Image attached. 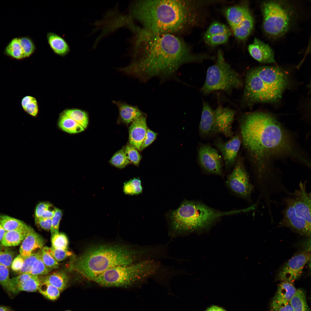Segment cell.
Segmentation results:
<instances>
[{
    "label": "cell",
    "mask_w": 311,
    "mask_h": 311,
    "mask_svg": "<svg viewBox=\"0 0 311 311\" xmlns=\"http://www.w3.org/2000/svg\"><path fill=\"white\" fill-rule=\"evenodd\" d=\"M84 129L87 127L88 122V115L84 111L77 109H69L63 113Z\"/></svg>",
    "instance_id": "30"
},
{
    "label": "cell",
    "mask_w": 311,
    "mask_h": 311,
    "mask_svg": "<svg viewBox=\"0 0 311 311\" xmlns=\"http://www.w3.org/2000/svg\"><path fill=\"white\" fill-rule=\"evenodd\" d=\"M214 110L207 102L204 101L199 127L201 137L205 138L214 135Z\"/></svg>",
    "instance_id": "21"
},
{
    "label": "cell",
    "mask_w": 311,
    "mask_h": 311,
    "mask_svg": "<svg viewBox=\"0 0 311 311\" xmlns=\"http://www.w3.org/2000/svg\"><path fill=\"white\" fill-rule=\"evenodd\" d=\"M21 105L24 110L29 114L35 117L38 112V107L36 99L34 97L28 96L22 99Z\"/></svg>",
    "instance_id": "34"
},
{
    "label": "cell",
    "mask_w": 311,
    "mask_h": 311,
    "mask_svg": "<svg viewBox=\"0 0 311 311\" xmlns=\"http://www.w3.org/2000/svg\"><path fill=\"white\" fill-rule=\"evenodd\" d=\"M132 62L119 71L146 82L155 77L161 81L176 76L182 65L207 59L206 54H196L179 36L158 33L136 28Z\"/></svg>",
    "instance_id": "2"
},
{
    "label": "cell",
    "mask_w": 311,
    "mask_h": 311,
    "mask_svg": "<svg viewBox=\"0 0 311 311\" xmlns=\"http://www.w3.org/2000/svg\"><path fill=\"white\" fill-rule=\"evenodd\" d=\"M307 182H300L298 189L283 199L285 207L279 227H285L301 235H311V193Z\"/></svg>",
    "instance_id": "7"
},
{
    "label": "cell",
    "mask_w": 311,
    "mask_h": 311,
    "mask_svg": "<svg viewBox=\"0 0 311 311\" xmlns=\"http://www.w3.org/2000/svg\"><path fill=\"white\" fill-rule=\"evenodd\" d=\"M242 139L238 130L228 141L225 142L218 138L214 141L215 145L221 153L226 170L233 167L239 155Z\"/></svg>",
    "instance_id": "15"
},
{
    "label": "cell",
    "mask_w": 311,
    "mask_h": 311,
    "mask_svg": "<svg viewBox=\"0 0 311 311\" xmlns=\"http://www.w3.org/2000/svg\"><path fill=\"white\" fill-rule=\"evenodd\" d=\"M58 125L62 130L70 134L78 133L84 130L81 126L64 113L60 117Z\"/></svg>",
    "instance_id": "27"
},
{
    "label": "cell",
    "mask_w": 311,
    "mask_h": 311,
    "mask_svg": "<svg viewBox=\"0 0 311 311\" xmlns=\"http://www.w3.org/2000/svg\"><path fill=\"white\" fill-rule=\"evenodd\" d=\"M238 120L242 144L253 165L257 183H268L275 177L270 164L272 158L287 156L306 162L291 136L272 115L248 113Z\"/></svg>",
    "instance_id": "1"
},
{
    "label": "cell",
    "mask_w": 311,
    "mask_h": 311,
    "mask_svg": "<svg viewBox=\"0 0 311 311\" xmlns=\"http://www.w3.org/2000/svg\"><path fill=\"white\" fill-rule=\"evenodd\" d=\"M271 311H294L290 302L278 303L272 300L270 304Z\"/></svg>",
    "instance_id": "48"
},
{
    "label": "cell",
    "mask_w": 311,
    "mask_h": 311,
    "mask_svg": "<svg viewBox=\"0 0 311 311\" xmlns=\"http://www.w3.org/2000/svg\"><path fill=\"white\" fill-rule=\"evenodd\" d=\"M52 206V204L48 202H42L39 203L35 208V219L40 218L43 213Z\"/></svg>",
    "instance_id": "50"
},
{
    "label": "cell",
    "mask_w": 311,
    "mask_h": 311,
    "mask_svg": "<svg viewBox=\"0 0 311 311\" xmlns=\"http://www.w3.org/2000/svg\"><path fill=\"white\" fill-rule=\"evenodd\" d=\"M51 238L52 247L68 250V239L64 234L59 233L51 237Z\"/></svg>",
    "instance_id": "40"
},
{
    "label": "cell",
    "mask_w": 311,
    "mask_h": 311,
    "mask_svg": "<svg viewBox=\"0 0 311 311\" xmlns=\"http://www.w3.org/2000/svg\"><path fill=\"white\" fill-rule=\"evenodd\" d=\"M19 38L25 58L29 57L34 52L36 49L34 42L32 39L28 37H23Z\"/></svg>",
    "instance_id": "42"
},
{
    "label": "cell",
    "mask_w": 311,
    "mask_h": 311,
    "mask_svg": "<svg viewBox=\"0 0 311 311\" xmlns=\"http://www.w3.org/2000/svg\"><path fill=\"white\" fill-rule=\"evenodd\" d=\"M240 212L239 210L222 211L200 202L186 200L170 214V235L175 237L208 229L223 217Z\"/></svg>",
    "instance_id": "5"
},
{
    "label": "cell",
    "mask_w": 311,
    "mask_h": 311,
    "mask_svg": "<svg viewBox=\"0 0 311 311\" xmlns=\"http://www.w3.org/2000/svg\"><path fill=\"white\" fill-rule=\"evenodd\" d=\"M28 227L6 231L0 246L9 247L19 245L24 238Z\"/></svg>",
    "instance_id": "25"
},
{
    "label": "cell",
    "mask_w": 311,
    "mask_h": 311,
    "mask_svg": "<svg viewBox=\"0 0 311 311\" xmlns=\"http://www.w3.org/2000/svg\"><path fill=\"white\" fill-rule=\"evenodd\" d=\"M243 85L240 74L226 62L222 51L219 50L215 63L207 69L205 82L201 89V92L207 94L221 90L230 94L233 90L240 89Z\"/></svg>",
    "instance_id": "9"
},
{
    "label": "cell",
    "mask_w": 311,
    "mask_h": 311,
    "mask_svg": "<svg viewBox=\"0 0 311 311\" xmlns=\"http://www.w3.org/2000/svg\"><path fill=\"white\" fill-rule=\"evenodd\" d=\"M226 18L235 37L243 40L246 39L253 30L254 21L246 5L231 6L225 11Z\"/></svg>",
    "instance_id": "11"
},
{
    "label": "cell",
    "mask_w": 311,
    "mask_h": 311,
    "mask_svg": "<svg viewBox=\"0 0 311 311\" xmlns=\"http://www.w3.org/2000/svg\"><path fill=\"white\" fill-rule=\"evenodd\" d=\"M14 256V251L9 247L0 246V264L9 269L11 266Z\"/></svg>",
    "instance_id": "37"
},
{
    "label": "cell",
    "mask_w": 311,
    "mask_h": 311,
    "mask_svg": "<svg viewBox=\"0 0 311 311\" xmlns=\"http://www.w3.org/2000/svg\"><path fill=\"white\" fill-rule=\"evenodd\" d=\"M112 102L118 109L120 119L125 124L132 123L136 120L145 115L136 106L132 105L120 101L113 100Z\"/></svg>",
    "instance_id": "22"
},
{
    "label": "cell",
    "mask_w": 311,
    "mask_h": 311,
    "mask_svg": "<svg viewBox=\"0 0 311 311\" xmlns=\"http://www.w3.org/2000/svg\"><path fill=\"white\" fill-rule=\"evenodd\" d=\"M54 207V209L53 210L50 209V208H49L45 210L42 214L40 218L43 219H52L54 214L55 211Z\"/></svg>",
    "instance_id": "53"
},
{
    "label": "cell",
    "mask_w": 311,
    "mask_h": 311,
    "mask_svg": "<svg viewBox=\"0 0 311 311\" xmlns=\"http://www.w3.org/2000/svg\"><path fill=\"white\" fill-rule=\"evenodd\" d=\"M158 133L149 129H147L144 140L140 148L142 151L150 145L156 139Z\"/></svg>",
    "instance_id": "49"
},
{
    "label": "cell",
    "mask_w": 311,
    "mask_h": 311,
    "mask_svg": "<svg viewBox=\"0 0 311 311\" xmlns=\"http://www.w3.org/2000/svg\"><path fill=\"white\" fill-rule=\"evenodd\" d=\"M153 254L151 246L136 248L122 244L93 245L80 255H73L69 269L92 281L110 268L149 259Z\"/></svg>",
    "instance_id": "4"
},
{
    "label": "cell",
    "mask_w": 311,
    "mask_h": 311,
    "mask_svg": "<svg viewBox=\"0 0 311 311\" xmlns=\"http://www.w3.org/2000/svg\"><path fill=\"white\" fill-rule=\"evenodd\" d=\"M46 37L49 45L56 54L64 56L70 52L69 45L62 37L54 33L49 32L47 33Z\"/></svg>",
    "instance_id": "23"
},
{
    "label": "cell",
    "mask_w": 311,
    "mask_h": 311,
    "mask_svg": "<svg viewBox=\"0 0 311 311\" xmlns=\"http://www.w3.org/2000/svg\"><path fill=\"white\" fill-rule=\"evenodd\" d=\"M24 259L19 254L13 260L11 265L12 270L14 272H18L23 266Z\"/></svg>",
    "instance_id": "52"
},
{
    "label": "cell",
    "mask_w": 311,
    "mask_h": 311,
    "mask_svg": "<svg viewBox=\"0 0 311 311\" xmlns=\"http://www.w3.org/2000/svg\"><path fill=\"white\" fill-rule=\"evenodd\" d=\"M296 291L293 282L282 281L278 285L272 300L278 303L290 302Z\"/></svg>",
    "instance_id": "24"
},
{
    "label": "cell",
    "mask_w": 311,
    "mask_h": 311,
    "mask_svg": "<svg viewBox=\"0 0 311 311\" xmlns=\"http://www.w3.org/2000/svg\"><path fill=\"white\" fill-rule=\"evenodd\" d=\"M50 253L58 262L62 261L69 257L73 255V253L68 250L54 248L52 247H48Z\"/></svg>",
    "instance_id": "46"
},
{
    "label": "cell",
    "mask_w": 311,
    "mask_h": 311,
    "mask_svg": "<svg viewBox=\"0 0 311 311\" xmlns=\"http://www.w3.org/2000/svg\"><path fill=\"white\" fill-rule=\"evenodd\" d=\"M263 28L268 34L273 37L281 36L289 29L293 20V11L287 3L280 1L263 2Z\"/></svg>",
    "instance_id": "10"
},
{
    "label": "cell",
    "mask_w": 311,
    "mask_h": 311,
    "mask_svg": "<svg viewBox=\"0 0 311 311\" xmlns=\"http://www.w3.org/2000/svg\"><path fill=\"white\" fill-rule=\"evenodd\" d=\"M231 33L225 25L219 22L212 24L205 32L204 37L211 36L221 34Z\"/></svg>",
    "instance_id": "39"
},
{
    "label": "cell",
    "mask_w": 311,
    "mask_h": 311,
    "mask_svg": "<svg viewBox=\"0 0 311 311\" xmlns=\"http://www.w3.org/2000/svg\"><path fill=\"white\" fill-rule=\"evenodd\" d=\"M69 279L68 276L65 272L58 271L43 276V282L52 285L61 292L67 287Z\"/></svg>",
    "instance_id": "26"
},
{
    "label": "cell",
    "mask_w": 311,
    "mask_h": 311,
    "mask_svg": "<svg viewBox=\"0 0 311 311\" xmlns=\"http://www.w3.org/2000/svg\"><path fill=\"white\" fill-rule=\"evenodd\" d=\"M35 222L37 226L43 230L48 231L50 230L52 219H35Z\"/></svg>",
    "instance_id": "51"
},
{
    "label": "cell",
    "mask_w": 311,
    "mask_h": 311,
    "mask_svg": "<svg viewBox=\"0 0 311 311\" xmlns=\"http://www.w3.org/2000/svg\"><path fill=\"white\" fill-rule=\"evenodd\" d=\"M5 53L7 55L17 59L25 58L19 38L13 39L5 48Z\"/></svg>",
    "instance_id": "31"
},
{
    "label": "cell",
    "mask_w": 311,
    "mask_h": 311,
    "mask_svg": "<svg viewBox=\"0 0 311 311\" xmlns=\"http://www.w3.org/2000/svg\"><path fill=\"white\" fill-rule=\"evenodd\" d=\"M109 162L112 165L120 168H123L130 164L126 156L124 148L116 152Z\"/></svg>",
    "instance_id": "35"
},
{
    "label": "cell",
    "mask_w": 311,
    "mask_h": 311,
    "mask_svg": "<svg viewBox=\"0 0 311 311\" xmlns=\"http://www.w3.org/2000/svg\"><path fill=\"white\" fill-rule=\"evenodd\" d=\"M41 249L24 259L22 268L17 272L18 275L22 273H28L30 272L35 263L41 255Z\"/></svg>",
    "instance_id": "36"
},
{
    "label": "cell",
    "mask_w": 311,
    "mask_h": 311,
    "mask_svg": "<svg viewBox=\"0 0 311 311\" xmlns=\"http://www.w3.org/2000/svg\"><path fill=\"white\" fill-rule=\"evenodd\" d=\"M231 35V33H224L204 37V39L208 44L215 46L225 43L228 41Z\"/></svg>",
    "instance_id": "43"
},
{
    "label": "cell",
    "mask_w": 311,
    "mask_h": 311,
    "mask_svg": "<svg viewBox=\"0 0 311 311\" xmlns=\"http://www.w3.org/2000/svg\"><path fill=\"white\" fill-rule=\"evenodd\" d=\"M70 311V310H66V311Z\"/></svg>",
    "instance_id": "57"
},
{
    "label": "cell",
    "mask_w": 311,
    "mask_h": 311,
    "mask_svg": "<svg viewBox=\"0 0 311 311\" xmlns=\"http://www.w3.org/2000/svg\"><path fill=\"white\" fill-rule=\"evenodd\" d=\"M47 246L43 247L41 249V257L45 264L51 269H57L59 267V264L50 253Z\"/></svg>",
    "instance_id": "45"
},
{
    "label": "cell",
    "mask_w": 311,
    "mask_h": 311,
    "mask_svg": "<svg viewBox=\"0 0 311 311\" xmlns=\"http://www.w3.org/2000/svg\"><path fill=\"white\" fill-rule=\"evenodd\" d=\"M214 135L221 134L226 138L232 137L234 135L232 125L235 119L236 111L219 105L214 110Z\"/></svg>",
    "instance_id": "16"
},
{
    "label": "cell",
    "mask_w": 311,
    "mask_h": 311,
    "mask_svg": "<svg viewBox=\"0 0 311 311\" xmlns=\"http://www.w3.org/2000/svg\"><path fill=\"white\" fill-rule=\"evenodd\" d=\"M206 311H226L222 308L216 306H213L209 308Z\"/></svg>",
    "instance_id": "54"
},
{
    "label": "cell",
    "mask_w": 311,
    "mask_h": 311,
    "mask_svg": "<svg viewBox=\"0 0 311 311\" xmlns=\"http://www.w3.org/2000/svg\"><path fill=\"white\" fill-rule=\"evenodd\" d=\"M123 192L126 195H138L143 191V187L140 179L134 178L125 182L124 184Z\"/></svg>",
    "instance_id": "32"
},
{
    "label": "cell",
    "mask_w": 311,
    "mask_h": 311,
    "mask_svg": "<svg viewBox=\"0 0 311 311\" xmlns=\"http://www.w3.org/2000/svg\"><path fill=\"white\" fill-rule=\"evenodd\" d=\"M290 302L294 311H309L306 294L302 289H298L296 290Z\"/></svg>",
    "instance_id": "28"
},
{
    "label": "cell",
    "mask_w": 311,
    "mask_h": 311,
    "mask_svg": "<svg viewBox=\"0 0 311 311\" xmlns=\"http://www.w3.org/2000/svg\"><path fill=\"white\" fill-rule=\"evenodd\" d=\"M124 149L126 156L130 163L139 166L141 156L138 150L129 144Z\"/></svg>",
    "instance_id": "38"
},
{
    "label": "cell",
    "mask_w": 311,
    "mask_h": 311,
    "mask_svg": "<svg viewBox=\"0 0 311 311\" xmlns=\"http://www.w3.org/2000/svg\"><path fill=\"white\" fill-rule=\"evenodd\" d=\"M233 168L227 177V185L236 195L244 199L250 200L254 187L250 181L243 160L240 155Z\"/></svg>",
    "instance_id": "12"
},
{
    "label": "cell",
    "mask_w": 311,
    "mask_h": 311,
    "mask_svg": "<svg viewBox=\"0 0 311 311\" xmlns=\"http://www.w3.org/2000/svg\"><path fill=\"white\" fill-rule=\"evenodd\" d=\"M198 160L203 172L223 176L222 158L218 151L210 145L204 143L200 144Z\"/></svg>",
    "instance_id": "13"
},
{
    "label": "cell",
    "mask_w": 311,
    "mask_h": 311,
    "mask_svg": "<svg viewBox=\"0 0 311 311\" xmlns=\"http://www.w3.org/2000/svg\"><path fill=\"white\" fill-rule=\"evenodd\" d=\"M160 263L154 259L120 266L110 268L93 280L103 287H125L159 274Z\"/></svg>",
    "instance_id": "8"
},
{
    "label": "cell",
    "mask_w": 311,
    "mask_h": 311,
    "mask_svg": "<svg viewBox=\"0 0 311 311\" xmlns=\"http://www.w3.org/2000/svg\"><path fill=\"white\" fill-rule=\"evenodd\" d=\"M310 258V254L306 251L301 252L293 256L281 268L276 279L282 281L292 282L298 279Z\"/></svg>",
    "instance_id": "14"
},
{
    "label": "cell",
    "mask_w": 311,
    "mask_h": 311,
    "mask_svg": "<svg viewBox=\"0 0 311 311\" xmlns=\"http://www.w3.org/2000/svg\"><path fill=\"white\" fill-rule=\"evenodd\" d=\"M0 311H10V310H9L6 307L3 306H0Z\"/></svg>",
    "instance_id": "56"
},
{
    "label": "cell",
    "mask_w": 311,
    "mask_h": 311,
    "mask_svg": "<svg viewBox=\"0 0 311 311\" xmlns=\"http://www.w3.org/2000/svg\"><path fill=\"white\" fill-rule=\"evenodd\" d=\"M52 270L45 264L41 255L28 273L35 275L45 276L49 274Z\"/></svg>",
    "instance_id": "44"
},
{
    "label": "cell",
    "mask_w": 311,
    "mask_h": 311,
    "mask_svg": "<svg viewBox=\"0 0 311 311\" xmlns=\"http://www.w3.org/2000/svg\"><path fill=\"white\" fill-rule=\"evenodd\" d=\"M0 223L6 231L23 228L27 226L21 220L3 214H0Z\"/></svg>",
    "instance_id": "29"
},
{
    "label": "cell",
    "mask_w": 311,
    "mask_h": 311,
    "mask_svg": "<svg viewBox=\"0 0 311 311\" xmlns=\"http://www.w3.org/2000/svg\"><path fill=\"white\" fill-rule=\"evenodd\" d=\"M38 290L45 297L53 300L57 299L61 292L58 289L54 286L44 282L41 284Z\"/></svg>",
    "instance_id": "33"
},
{
    "label": "cell",
    "mask_w": 311,
    "mask_h": 311,
    "mask_svg": "<svg viewBox=\"0 0 311 311\" xmlns=\"http://www.w3.org/2000/svg\"><path fill=\"white\" fill-rule=\"evenodd\" d=\"M6 232L0 223V243L2 240Z\"/></svg>",
    "instance_id": "55"
},
{
    "label": "cell",
    "mask_w": 311,
    "mask_h": 311,
    "mask_svg": "<svg viewBox=\"0 0 311 311\" xmlns=\"http://www.w3.org/2000/svg\"><path fill=\"white\" fill-rule=\"evenodd\" d=\"M8 269L6 266L0 264V284L7 291L13 293Z\"/></svg>",
    "instance_id": "41"
},
{
    "label": "cell",
    "mask_w": 311,
    "mask_h": 311,
    "mask_svg": "<svg viewBox=\"0 0 311 311\" xmlns=\"http://www.w3.org/2000/svg\"><path fill=\"white\" fill-rule=\"evenodd\" d=\"M43 276L35 275L29 273H22L11 279L13 293L24 291L34 292L38 290L43 282Z\"/></svg>",
    "instance_id": "17"
},
{
    "label": "cell",
    "mask_w": 311,
    "mask_h": 311,
    "mask_svg": "<svg viewBox=\"0 0 311 311\" xmlns=\"http://www.w3.org/2000/svg\"><path fill=\"white\" fill-rule=\"evenodd\" d=\"M45 244L43 238L28 226L26 236L20 248V254L24 259L34 253V251L41 249Z\"/></svg>",
    "instance_id": "18"
},
{
    "label": "cell",
    "mask_w": 311,
    "mask_h": 311,
    "mask_svg": "<svg viewBox=\"0 0 311 311\" xmlns=\"http://www.w3.org/2000/svg\"><path fill=\"white\" fill-rule=\"evenodd\" d=\"M202 3L189 0H141L136 3L133 12L144 29L179 36L197 25Z\"/></svg>",
    "instance_id": "3"
},
{
    "label": "cell",
    "mask_w": 311,
    "mask_h": 311,
    "mask_svg": "<svg viewBox=\"0 0 311 311\" xmlns=\"http://www.w3.org/2000/svg\"><path fill=\"white\" fill-rule=\"evenodd\" d=\"M288 83L285 72L279 67L264 66L246 74L241 102L251 105L257 102L276 101L281 97Z\"/></svg>",
    "instance_id": "6"
},
{
    "label": "cell",
    "mask_w": 311,
    "mask_h": 311,
    "mask_svg": "<svg viewBox=\"0 0 311 311\" xmlns=\"http://www.w3.org/2000/svg\"><path fill=\"white\" fill-rule=\"evenodd\" d=\"M54 215L52 218L51 227L50 229L51 237L59 233V229L60 221L62 215V210L54 207Z\"/></svg>",
    "instance_id": "47"
},
{
    "label": "cell",
    "mask_w": 311,
    "mask_h": 311,
    "mask_svg": "<svg viewBox=\"0 0 311 311\" xmlns=\"http://www.w3.org/2000/svg\"><path fill=\"white\" fill-rule=\"evenodd\" d=\"M248 50L251 56L259 62L264 63L275 62L274 52L269 45L255 38L249 45Z\"/></svg>",
    "instance_id": "19"
},
{
    "label": "cell",
    "mask_w": 311,
    "mask_h": 311,
    "mask_svg": "<svg viewBox=\"0 0 311 311\" xmlns=\"http://www.w3.org/2000/svg\"><path fill=\"white\" fill-rule=\"evenodd\" d=\"M146 117L145 115L136 120L129 128V144L139 151L148 129Z\"/></svg>",
    "instance_id": "20"
}]
</instances>
